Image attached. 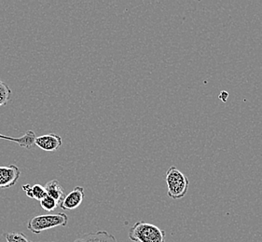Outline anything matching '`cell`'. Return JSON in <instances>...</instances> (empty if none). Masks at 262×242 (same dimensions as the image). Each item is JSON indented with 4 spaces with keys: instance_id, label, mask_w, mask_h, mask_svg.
I'll use <instances>...</instances> for the list:
<instances>
[{
    "instance_id": "obj_1",
    "label": "cell",
    "mask_w": 262,
    "mask_h": 242,
    "mask_svg": "<svg viewBox=\"0 0 262 242\" xmlns=\"http://www.w3.org/2000/svg\"><path fill=\"white\" fill-rule=\"evenodd\" d=\"M166 234L157 226L137 222L129 231V238L135 242H165Z\"/></svg>"
},
{
    "instance_id": "obj_2",
    "label": "cell",
    "mask_w": 262,
    "mask_h": 242,
    "mask_svg": "<svg viewBox=\"0 0 262 242\" xmlns=\"http://www.w3.org/2000/svg\"><path fill=\"white\" fill-rule=\"evenodd\" d=\"M165 181L168 187V197L173 200L183 199L189 189L188 177L177 167L172 166L166 172Z\"/></svg>"
},
{
    "instance_id": "obj_3",
    "label": "cell",
    "mask_w": 262,
    "mask_h": 242,
    "mask_svg": "<svg viewBox=\"0 0 262 242\" xmlns=\"http://www.w3.org/2000/svg\"><path fill=\"white\" fill-rule=\"evenodd\" d=\"M69 222V217L63 212L55 214H42L33 217L27 223V228L35 234H40L54 227H66Z\"/></svg>"
},
{
    "instance_id": "obj_4",
    "label": "cell",
    "mask_w": 262,
    "mask_h": 242,
    "mask_svg": "<svg viewBox=\"0 0 262 242\" xmlns=\"http://www.w3.org/2000/svg\"><path fill=\"white\" fill-rule=\"evenodd\" d=\"M21 176V172L15 165L0 166V189L14 186Z\"/></svg>"
},
{
    "instance_id": "obj_5",
    "label": "cell",
    "mask_w": 262,
    "mask_h": 242,
    "mask_svg": "<svg viewBox=\"0 0 262 242\" xmlns=\"http://www.w3.org/2000/svg\"><path fill=\"white\" fill-rule=\"evenodd\" d=\"M62 142V137L55 133H49L36 137L34 143L44 151L54 152L61 148Z\"/></svg>"
},
{
    "instance_id": "obj_6",
    "label": "cell",
    "mask_w": 262,
    "mask_h": 242,
    "mask_svg": "<svg viewBox=\"0 0 262 242\" xmlns=\"http://www.w3.org/2000/svg\"><path fill=\"white\" fill-rule=\"evenodd\" d=\"M85 190L81 186H77L69 194L63 198V200L59 204L60 208L64 211H72L77 209L83 201Z\"/></svg>"
},
{
    "instance_id": "obj_7",
    "label": "cell",
    "mask_w": 262,
    "mask_h": 242,
    "mask_svg": "<svg viewBox=\"0 0 262 242\" xmlns=\"http://www.w3.org/2000/svg\"><path fill=\"white\" fill-rule=\"evenodd\" d=\"M74 242H117V239L108 232L97 231L83 234Z\"/></svg>"
},
{
    "instance_id": "obj_8",
    "label": "cell",
    "mask_w": 262,
    "mask_h": 242,
    "mask_svg": "<svg viewBox=\"0 0 262 242\" xmlns=\"http://www.w3.org/2000/svg\"><path fill=\"white\" fill-rule=\"evenodd\" d=\"M44 187L47 192V195L53 198V200H56L58 204H60L61 201L63 200V198L66 197L63 186L57 180H52L48 182Z\"/></svg>"
},
{
    "instance_id": "obj_9",
    "label": "cell",
    "mask_w": 262,
    "mask_h": 242,
    "mask_svg": "<svg viewBox=\"0 0 262 242\" xmlns=\"http://www.w3.org/2000/svg\"><path fill=\"white\" fill-rule=\"evenodd\" d=\"M0 139L9 140V141H11V142H16V143H17L18 146H20L21 148L29 149V148H31L32 146L34 144V142H35L36 134H35V132H32V131H27L23 136L18 137V138H13V137L2 135V134L0 133Z\"/></svg>"
},
{
    "instance_id": "obj_10",
    "label": "cell",
    "mask_w": 262,
    "mask_h": 242,
    "mask_svg": "<svg viewBox=\"0 0 262 242\" xmlns=\"http://www.w3.org/2000/svg\"><path fill=\"white\" fill-rule=\"evenodd\" d=\"M23 190L26 192L27 197H29L31 199H35L38 201L43 200L47 196L45 187L42 186L41 184H35L33 186H31L30 184H24Z\"/></svg>"
},
{
    "instance_id": "obj_11",
    "label": "cell",
    "mask_w": 262,
    "mask_h": 242,
    "mask_svg": "<svg viewBox=\"0 0 262 242\" xmlns=\"http://www.w3.org/2000/svg\"><path fill=\"white\" fill-rule=\"evenodd\" d=\"M11 90L8 85L0 79V106H6L11 100Z\"/></svg>"
},
{
    "instance_id": "obj_12",
    "label": "cell",
    "mask_w": 262,
    "mask_h": 242,
    "mask_svg": "<svg viewBox=\"0 0 262 242\" xmlns=\"http://www.w3.org/2000/svg\"><path fill=\"white\" fill-rule=\"evenodd\" d=\"M7 242H32L27 238V236L23 233H11L6 232L3 234Z\"/></svg>"
},
{
    "instance_id": "obj_13",
    "label": "cell",
    "mask_w": 262,
    "mask_h": 242,
    "mask_svg": "<svg viewBox=\"0 0 262 242\" xmlns=\"http://www.w3.org/2000/svg\"><path fill=\"white\" fill-rule=\"evenodd\" d=\"M39 202H40L42 209L44 211H49V212L54 211L56 209V207L59 205L56 200H53V198H51L48 195Z\"/></svg>"
}]
</instances>
